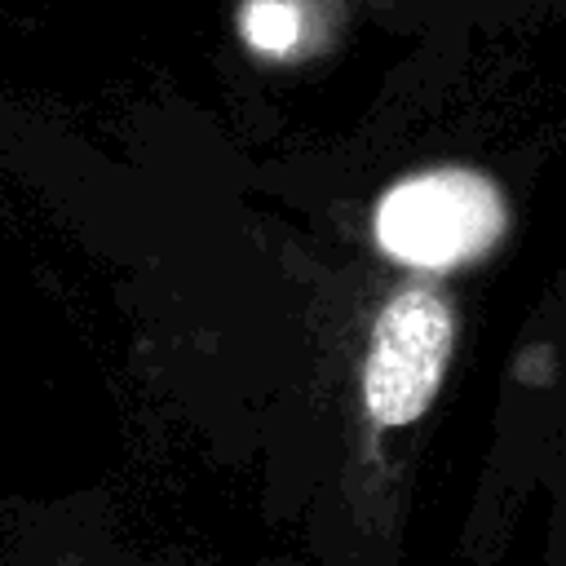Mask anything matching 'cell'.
<instances>
[{"mask_svg": "<svg viewBox=\"0 0 566 566\" xmlns=\"http://www.w3.org/2000/svg\"><path fill=\"white\" fill-rule=\"evenodd\" d=\"M509 230L504 195L473 168H433L398 181L376 212V243L411 270L478 261Z\"/></svg>", "mask_w": 566, "mask_h": 566, "instance_id": "3957f363", "label": "cell"}, {"mask_svg": "<svg viewBox=\"0 0 566 566\" xmlns=\"http://www.w3.org/2000/svg\"><path fill=\"white\" fill-rule=\"evenodd\" d=\"M491 460L460 531L464 566H500L526 517L539 522V566H566V332L531 340L509 385Z\"/></svg>", "mask_w": 566, "mask_h": 566, "instance_id": "6da1fadb", "label": "cell"}, {"mask_svg": "<svg viewBox=\"0 0 566 566\" xmlns=\"http://www.w3.org/2000/svg\"><path fill=\"white\" fill-rule=\"evenodd\" d=\"M243 35L261 53H292L305 40V4L301 0H248Z\"/></svg>", "mask_w": 566, "mask_h": 566, "instance_id": "277c9868", "label": "cell"}, {"mask_svg": "<svg viewBox=\"0 0 566 566\" xmlns=\"http://www.w3.org/2000/svg\"><path fill=\"white\" fill-rule=\"evenodd\" d=\"M455 349V310L433 283L394 292L367 336L358 367V424L376 447L380 473L394 491V460L385 447L411 433L438 402ZM398 495V491H394Z\"/></svg>", "mask_w": 566, "mask_h": 566, "instance_id": "7a4b0ae2", "label": "cell"}, {"mask_svg": "<svg viewBox=\"0 0 566 566\" xmlns=\"http://www.w3.org/2000/svg\"><path fill=\"white\" fill-rule=\"evenodd\" d=\"M57 566H84V562H80V557H62Z\"/></svg>", "mask_w": 566, "mask_h": 566, "instance_id": "5b68a950", "label": "cell"}]
</instances>
